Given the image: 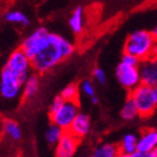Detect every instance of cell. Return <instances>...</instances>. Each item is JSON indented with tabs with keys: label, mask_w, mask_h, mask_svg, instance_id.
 <instances>
[{
	"label": "cell",
	"mask_w": 157,
	"mask_h": 157,
	"mask_svg": "<svg viewBox=\"0 0 157 157\" xmlns=\"http://www.w3.org/2000/svg\"><path fill=\"white\" fill-rule=\"evenodd\" d=\"M137 142H139V137L134 134H125V135L121 139L119 142V147H120L121 153H125V154H135L137 152Z\"/></svg>",
	"instance_id": "obj_15"
},
{
	"label": "cell",
	"mask_w": 157,
	"mask_h": 157,
	"mask_svg": "<svg viewBox=\"0 0 157 157\" xmlns=\"http://www.w3.org/2000/svg\"><path fill=\"white\" fill-rule=\"evenodd\" d=\"M135 102L141 118H149L157 109V100L154 88L141 84L128 94Z\"/></svg>",
	"instance_id": "obj_3"
},
{
	"label": "cell",
	"mask_w": 157,
	"mask_h": 157,
	"mask_svg": "<svg viewBox=\"0 0 157 157\" xmlns=\"http://www.w3.org/2000/svg\"><path fill=\"white\" fill-rule=\"evenodd\" d=\"M80 143V139L73 135L71 132L66 131L63 137L55 145V156L56 157H73L76 153Z\"/></svg>",
	"instance_id": "obj_8"
},
{
	"label": "cell",
	"mask_w": 157,
	"mask_h": 157,
	"mask_svg": "<svg viewBox=\"0 0 157 157\" xmlns=\"http://www.w3.org/2000/svg\"><path fill=\"white\" fill-rule=\"evenodd\" d=\"M91 101H92V103H98V98H97V96H96V97H94V98H91Z\"/></svg>",
	"instance_id": "obj_28"
},
{
	"label": "cell",
	"mask_w": 157,
	"mask_h": 157,
	"mask_svg": "<svg viewBox=\"0 0 157 157\" xmlns=\"http://www.w3.org/2000/svg\"><path fill=\"white\" fill-rule=\"evenodd\" d=\"M121 62L124 64H128V65H132V66H139L140 63H141V60L137 57L131 55V54H126V53H123L122 58H121Z\"/></svg>",
	"instance_id": "obj_23"
},
{
	"label": "cell",
	"mask_w": 157,
	"mask_h": 157,
	"mask_svg": "<svg viewBox=\"0 0 157 157\" xmlns=\"http://www.w3.org/2000/svg\"><path fill=\"white\" fill-rule=\"evenodd\" d=\"M120 154V147L117 143H102L92 152L91 157H117Z\"/></svg>",
	"instance_id": "obj_13"
},
{
	"label": "cell",
	"mask_w": 157,
	"mask_h": 157,
	"mask_svg": "<svg viewBox=\"0 0 157 157\" xmlns=\"http://www.w3.org/2000/svg\"><path fill=\"white\" fill-rule=\"evenodd\" d=\"M64 102H65V99H64L62 96H56L54 99H53L52 103H51L50 105V109H48V111H50V113H53L55 112L56 110H58L60 107H62V105H63Z\"/></svg>",
	"instance_id": "obj_24"
},
{
	"label": "cell",
	"mask_w": 157,
	"mask_h": 157,
	"mask_svg": "<svg viewBox=\"0 0 157 157\" xmlns=\"http://www.w3.org/2000/svg\"><path fill=\"white\" fill-rule=\"evenodd\" d=\"M5 68L10 71L22 82L26 80V78L31 75L30 74L31 69H33L31 58L26 55L21 48L13 51L11 53L5 64Z\"/></svg>",
	"instance_id": "obj_4"
},
{
	"label": "cell",
	"mask_w": 157,
	"mask_h": 157,
	"mask_svg": "<svg viewBox=\"0 0 157 157\" xmlns=\"http://www.w3.org/2000/svg\"><path fill=\"white\" fill-rule=\"evenodd\" d=\"M155 55L157 56V45H156V52H155Z\"/></svg>",
	"instance_id": "obj_31"
},
{
	"label": "cell",
	"mask_w": 157,
	"mask_h": 157,
	"mask_svg": "<svg viewBox=\"0 0 157 157\" xmlns=\"http://www.w3.org/2000/svg\"><path fill=\"white\" fill-rule=\"evenodd\" d=\"M81 91L82 94H86L87 97H89L90 99L94 97H96V89H94V86L92 84V81L89 79H86L81 82Z\"/></svg>",
	"instance_id": "obj_21"
},
{
	"label": "cell",
	"mask_w": 157,
	"mask_h": 157,
	"mask_svg": "<svg viewBox=\"0 0 157 157\" xmlns=\"http://www.w3.org/2000/svg\"><path fill=\"white\" fill-rule=\"evenodd\" d=\"M40 79L36 74H31L26 80L23 82V89H22V96L24 99H30L34 97L39 91Z\"/></svg>",
	"instance_id": "obj_14"
},
{
	"label": "cell",
	"mask_w": 157,
	"mask_h": 157,
	"mask_svg": "<svg viewBox=\"0 0 157 157\" xmlns=\"http://www.w3.org/2000/svg\"><path fill=\"white\" fill-rule=\"evenodd\" d=\"M5 20L9 23L20 24V25L28 26L30 24V19L25 13L19 10H9L5 13Z\"/></svg>",
	"instance_id": "obj_19"
},
{
	"label": "cell",
	"mask_w": 157,
	"mask_h": 157,
	"mask_svg": "<svg viewBox=\"0 0 157 157\" xmlns=\"http://www.w3.org/2000/svg\"><path fill=\"white\" fill-rule=\"evenodd\" d=\"M120 114H121V118L125 121L134 120L135 118L140 117V113H139V110H137V107H136L135 102H134V100L132 99L130 96H128V99L124 102L123 107L121 109Z\"/></svg>",
	"instance_id": "obj_17"
},
{
	"label": "cell",
	"mask_w": 157,
	"mask_h": 157,
	"mask_svg": "<svg viewBox=\"0 0 157 157\" xmlns=\"http://www.w3.org/2000/svg\"><path fill=\"white\" fill-rule=\"evenodd\" d=\"M142 84L157 87V56L154 55L147 59L141 60L139 65Z\"/></svg>",
	"instance_id": "obj_9"
},
{
	"label": "cell",
	"mask_w": 157,
	"mask_h": 157,
	"mask_svg": "<svg viewBox=\"0 0 157 157\" xmlns=\"http://www.w3.org/2000/svg\"><path fill=\"white\" fill-rule=\"evenodd\" d=\"M68 24L69 28L75 34H80L84 31V25H85V20H84V8L78 6L74 9L73 13L69 17L68 20Z\"/></svg>",
	"instance_id": "obj_12"
},
{
	"label": "cell",
	"mask_w": 157,
	"mask_h": 157,
	"mask_svg": "<svg viewBox=\"0 0 157 157\" xmlns=\"http://www.w3.org/2000/svg\"><path fill=\"white\" fill-rule=\"evenodd\" d=\"M92 78L100 85H105V81H107L105 73L103 71V69H101V68H99V67H96L94 71H92Z\"/></svg>",
	"instance_id": "obj_22"
},
{
	"label": "cell",
	"mask_w": 157,
	"mask_h": 157,
	"mask_svg": "<svg viewBox=\"0 0 157 157\" xmlns=\"http://www.w3.org/2000/svg\"><path fill=\"white\" fill-rule=\"evenodd\" d=\"M157 147V128H144L141 131L137 142V151L153 152Z\"/></svg>",
	"instance_id": "obj_10"
},
{
	"label": "cell",
	"mask_w": 157,
	"mask_h": 157,
	"mask_svg": "<svg viewBox=\"0 0 157 157\" xmlns=\"http://www.w3.org/2000/svg\"><path fill=\"white\" fill-rule=\"evenodd\" d=\"M65 130L62 128L60 126L56 125L54 123H51L47 128L46 132H45V140L50 145L52 146H55L58 142L60 141V139L63 137L64 133H65Z\"/></svg>",
	"instance_id": "obj_18"
},
{
	"label": "cell",
	"mask_w": 157,
	"mask_h": 157,
	"mask_svg": "<svg viewBox=\"0 0 157 157\" xmlns=\"http://www.w3.org/2000/svg\"><path fill=\"white\" fill-rule=\"evenodd\" d=\"M154 91H155V97H156V100H157V87L154 88Z\"/></svg>",
	"instance_id": "obj_30"
},
{
	"label": "cell",
	"mask_w": 157,
	"mask_h": 157,
	"mask_svg": "<svg viewBox=\"0 0 157 157\" xmlns=\"http://www.w3.org/2000/svg\"><path fill=\"white\" fill-rule=\"evenodd\" d=\"M60 96L66 100V101H75L78 102L79 99V88L76 84H68L67 86L62 90Z\"/></svg>",
	"instance_id": "obj_20"
},
{
	"label": "cell",
	"mask_w": 157,
	"mask_h": 157,
	"mask_svg": "<svg viewBox=\"0 0 157 157\" xmlns=\"http://www.w3.org/2000/svg\"><path fill=\"white\" fill-rule=\"evenodd\" d=\"M115 76L119 84L130 92L142 84L139 66L128 65L121 62L115 69Z\"/></svg>",
	"instance_id": "obj_7"
},
{
	"label": "cell",
	"mask_w": 157,
	"mask_h": 157,
	"mask_svg": "<svg viewBox=\"0 0 157 157\" xmlns=\"http://www.w3.org/2000/svg\"><path fill=\"white\" fill-rule=\"evenodd\" d=\"M157 40L153 32L137 30L128 36L124 44L123 53L131 54L140 60H144L155 55Z\"/></svg>",
	"instance_id": "obj_2"
},
{
	"label": "cell",
	"mask_w": 157,
	"mask_h": 157,
	"mask_svg": "<svg viewBox=\"0 0 157 157\" xmlns=\"http://www.w3.org/2000/svg\"><path fill=\"white\" fill-rule=\"evenodd\" d=\"M2 130L6 135L13 141H20L22 139V131L19 123L12 119H6L2 122Z\"/></svg>",
	"instance_id": "obj_16"
},
{
	"label": "cell",
	"mask_w": 157,
	"mask_h": 157,
	"mask_svg": "<svg viewBox=\"0 0 157 157\" xmlns=\"http://www.w3.org/2000/svg\"><path fill=\"white\" fill-rule=\"evenodd\" d=\"M133 157H155L153 152H141L137 151L135 154H133Z\"/></svg>",
	"instance_id": "obj_25"
},
{
	"label": "cell",
	"mask_w": 157,
	"mask_h": 157,
	"mask_svg": "<svg viewBox=\"0 0 157 157\" xmlns=\"http://www.w3.org/2000/svg\"><path fill=\"white\" fill-rule=\"evenodd\" d=\"M90 128H91V122H90L89 115L79 112L75 120L73 121L71 128H68V132H71L73 135L81 140L88 135V133L90 132Z\"/></svg>",
	"instance_id": "obj_11"
},
{
	"label": "cell",
	"mask_w": 157,
	"mask_h": 157,
	"mask_svg": "<svg viewBox=\"0 0 157 157\" xmlns=\"http://www.w3.org/2000/svg\"><path fill=\"white\" fill-rule=\"evenodd\" d=\"M79 113V105L78 102L75 101H66L64 102L62 107L56 110L55 112L50 113L51 122L56 125L60 126L65 131H68L71 128L73 121Z\"/></svg>",
	"instance_id": "obj_6"
},
{
	"label": "cell",
	"mask_w": 157,
	"mask_h": 157,
	"mask_svg": "<svg viewBox=\"0 0 157 157\" xmlns=\"http://www.w3.org/2000/svg\"><path fill=\"white\" fill-rule=\"evenodd\" d=\"M23 82L3 67L0 76V94L6 100H16L22 94Z\"/></svg>",
	"instance_id": "obj_5"
},
{
	"label": "cell",
	"mask_w": 157,
	"mask_h": 157,
	"mask_svg": "<svg viewBox=\"0 0 157 157\" xmlns=\"http://www.w3.org/2000/svg\"><path fill=\"white\" fill-rule=\"evenodd\" d=\"M75 52L74 44L59 34L47 31L44 34L36 55L32 58V67L36 74H45L67 59Z\"/></svg>",
	"instance_id": "obj_1"
},
{
	"label": "cell",
	"mask_w": 157,
	"mask_h": 157,
	"mask_svg": "<svg viewBox=\"0 0 157 157\" xmlns=\"http://www.w3.org/2000/svg\"><path fill=\"white\" fill-rule=\"evenodd\" d=\"M153 154H154V156H155V157H157V147L154 149V151H153Z\"/></svg>",
	"instance_id": "obj_29"
},
{
	"label": "cell",
	"mask_w": 157,
	"mask_h": 157,
	"mask_svg": "<svg viewBox=\"0 0 157 157\" xmlns=\"http://www.w3.org/2000/svg\"><path fill=\"white\" fill-rule=\"evenodd\" d=\"M153 34H154V36L155 37H156V40H157V25L156 26H155V28H154V29H153Z\"/></svg>",
	"instance_id": "obj_27"
},
{
	"label": "cell",
	"mask_w": 157,
	"mask_h": 157,
	"mask_svg": "<svg viewBox=\"0 0 157 157\" xmlns=\"http://www.w3.org/2000/svg\"><path fill=\"white\" fill-rule=\"evenodd\" d=\"M117 157H133V155H131V154H125V153H121L120 152V154H119Z\"/></svg>",
	"instance_id": "obj_26"
}]
</instances>
